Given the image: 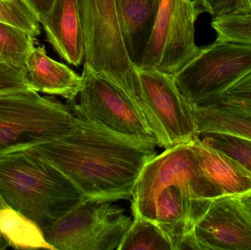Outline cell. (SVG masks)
Instances as JSON below:
<instances>
[{
  "label": "cell",
  "mask_w": 251,
  "mask_h": 250,
  "mask_svg": "<svg viewBox=\"0 0 251 250\" xmlns=\"http://www.w3.org/2000/svg\"><path fill=\"white\" fill-rule=\"evenodd\" d=\"M78 115L73 132L27 150L60 170L85 201L131 199L143 167L157 154V143L119 135Z\"/></svg>",
  "instance_id": "1"
},
{
  "label": "cell",
  "mask_w": 251,
  "mask_h": 250,
  "mask_svg": "<svg viewBox=\"0 0 251 250\" xmlns=\"http://www.w3.org/2000/svg\"><path fill=\"white\" fill-rule=\"evenodd\" d=\"M189 142L153 157L131 198L133 215L156 222L172 250H196L193 227L212 201L223 196L202 173Z\"/></svg>",
  "instance_id": "2"
},
{
  "label": "cell",
  "mask_w": 251,
  "mask_h": 250,
  "mask_svg": "<svg viewBox=\"0 0 251 250\" xmlns=\"http://www.w3.org/2000/svg\"><path fill=\"white\" fill-rule=\"evenodd\" d=\"M0 198L42 232L85 201L60 170L27 149L0 155Z\"/></svg>",
  "instance_id": "3"
},
{
  "label": "cell",
  "mask_w": 251,
  "mask_h": 250,
  "mask_svg": "<svg viewBox=\"0 0 251 250\" xmlns=\"http://www.w3.org/2000/svg\"><path fill=\"white\" fill-rule=\"evenodd\" d=\"M79 5L85 39L84 66L120 90L153 129L156 122L127 53L116 0H79Z\"/></svg>",
  "instance_id": "4"
},
{
  "label": "cell",
  "mask_w": 251,
  "mask_h": 250,
  "mask_svg": "<svg viewBox=\"0 0 251 250\" xmlns=\"http://www.w3.org/2000/svg\"><path fill=\"white\" fill-rule=\"evenodd\" d=\"M79 121L70 103L32 90L0 93V155L60 139Z\"/></svg>",
  "instance_id": "5"
},
{
  "label": "cell",
  "mask_w": 251,
  "mask_h": 250,
  "mask_svg": "<svg viewBox=\"0 0 251 250\" xmlns=\"http://www.w3.org/2000/svg\"><path fill=\"white\" fill-rule=\"evenodd\" d=\"M133 220L110 201H84L43 231L52 250H119Z\"/></svg>",
  "instance_id": "6"
},
{
  "label": "cell",
  "mask_w": 251,
  "mask_h": 250,
  "mask_svg": "<svg viewBox=\"0 0 251 250\" xmlns=\"http://www.w3.org/2000/svg\"><path fill=\"white\" fill-rule=\"evenodd\" d=\"M251 72V45L216 39L173 76L180 92L199 104L219 96Z\"/></svg>",
  "instance_id": "7"
},
{
  "label": "cell",
  "mask_w": 251,
  "mask_h": 250,
  "mask_svg": "<svg viewBox=\"0 0 251 250\" xmlns=\"http://www.w3.org/2000/svg\"><path fill=\"white\" fill-rule=\"evenodd\" d=\"M201 13L192 0H161L149 42L137 68L174 75L199 52L195 41Z\"/></svg>",
  "instance_id": "8"
},
{
  "label": "cell",
  "mask_w": 251,
  "mask_h": 250,
  "mask_svg": "<svg viewBox=\"0 0 251 250\" xmlns=\"http://www.w3.org/2000/svg\"><path fill=\"white\" fill-rule=\"evenodd\" d=\"M82 76L79 104L69 102L76 114L119 135L157 143L150 128L120 90L86 66Z\"/></svg>",
  "instance_id": "9"
},
{
  "label": "cell",
  "mask_w": 251,
  "mask_h": 250,
  "mask_svg": "<svg viewBox=\"0 0 251 250\" xmlns=\"http://www.w3.org/2000/svg\"><path fill=\"white\" fill-rule=\"evenodd\" d=\"M148 105L168 149L188 143L198 135L195 104L178 90L174 76L156 70L137 68Z\"/></svg>",
  "instance_id": "10"
},
{
  "label": "cell",
  "mask_w": 251,
  "mask_h": 250,
  "mask_svg": "<svg viewBox=\"0 0 251 250\" xmlns=\"http://www.w3.org/2000/svg\"><path fill=\"white\" fill-rule=\"evenodd\" d=\"M196 250H251V215L237 196L212 201L193 230Z\"/></svg>",
  "instance_id": "11"
},
{
  "label": "cell",
  "mask_w": 251,
  "mask_h": 250,
  "mask_svg": "<svg viewBox=\"0 0 251 250\" xmlns=\"http://www.w3.org/2000/svg\"><path fill=\"white\" fill-rule=\"evenodd\" d=\"M47 41L69 65L85 61V47L79 0H55L41 22Z\"/></svg>",
  "instance_id": "12"
},
{
  "label": "cell",
  "mask_w": 251,
  "mask_h": 250,
  "mask_svg": "<svg viewBox=\"0 0 251 250\" xmlns=\"http://www.w3.org/2000/svg\"><path fill=\"white\" fill-rule=\"evenodd\" d=\"M23 70L28 85L35 92L58 95L72 102L82 91V75L49 57L44 45L32 48Z\"/></svg>",
  "instance_id": "13"
},
{
  "label": "cell",
  "mask_w": 251,
  "mask_h": 250,
  "mask_svg": "<svg viewBox=\"0 0 251 250\" xmlns=\"http://www.w3.org/2000/svg\"><path fill=\"white\" fill-rule=\"evenodd\" d=\"M189 143L202 173L223 196L240 197L251 192V174L238 161L197 136Z\"/></svg>",
  "instance_id": "14"
},
{
  "label": "cell",
  "mask_w": 251,
  "mask_h": 250,
  "mask_svg": "<svg viewBox=\"0 0 251 250\" xmlns=\"http://www.w3.org/2000/svg\"><path fill=\"white\" fill-rule=\"evenodd\" d=\"M116 4L126 48L136 67L150 38L158 6L152 0H116Z\"/></svg>",
  "instance_id": "15"
},
{
  "label": "cell",
  "mask_w": 251,
  "mask_h": 250,
  "mask_svg": "<svg viewBox=\"0 0 251 250\" xmlns=\"http://www.w3.org/2000/svg\"><path fill=\"white\" fill-rule=\"evenodd\" d=\"M198 135L232 134L251 139V112L223 104H195Z\"/></svg>",
  "instance_id": "16"
},
{
  "label": "cell",
  "mask_w": 251,
  "mask_h": 250,
  "mask_svg": "<svg viewBox=\"0 0 251 250\" xmlns=\"http://www.w3.org/2000/svg\"><path fill=\"white\" fill-rule=\"evenodd\" d=\"M0 233L9 247L18 250L51 249L42 230L0 198Z\"/></svg>",
  "instance_id": "17"
},
{
  "label": "cell",
  "mask_w": 251,
  "mask_h": 250,
  "mask_svg": "<svg viewBox=\"0 0 251 250\" xmlns=\"http://www.w3.org/2000/svg\"><path fill=\"white\" fill-rule=\"evenodd\" d=\"M172 250L160 226L152 220L134 215V220L118 250Z\"/></svg>",
  "instance_id": "18"
},
{
  "label": "cell",
  "mask_w": 251,
  "mask_h": 250,
  "mask_svg": "<svg viewBox=\"0 0 251 250\" xmlns=\"http://www.w3.org/2000/svg\"><path fill=\"white\" fill-rule=\"evenodd\" d=\"M34 45V37L19 28L0 22V61L23 68Z\"/></svg>",
  "instance_id": "19"
},
{
  "label": "cell",
  "mask_w": 251,
  "mask_h": 250,
  "mask_svg": "<svg viewBox=\"0 0 251 250\" xmlns=\"http://www.w3.org/2000/svg\"><path fill=\"white\" fill-rule=\"evenodd\" d=\"M197 136L206 145L238 161L251 174V139L222 132H205Z\"/></svg>",
  "instance_id": "20"
},
{
  "label": "cell",
  "mask_w": 251,
  "mask_h": 250,
  "mask_svg": "<svg viewBox=\"0 0 251 250\" xmlns=\"http://www.w3.org/2000/svg\"><path fill=\"white\" fill-rule=\"evenodd\" d=\"M211 26L217 40L251 45V13L213 17Z\"/></svg>",
  "instance_id": "21"
},
{
  "label": "cell",
  "mask_w": 251,
  "mask_h": 250,
  "mask_svg": "<svg viewBox=\"0 0 251 250\" xmlns=\"http://www.w3.org/2000/svg\"><path fill=\"white\" fill-rule=\"evenodd\" d=\"M0 22L22 29L34 38L41 34L39 22L22 0H0Z\"/></svg>",
  "instance_id": "22"
},
{
  "label": "cell",
  "mask_w": 251,
  "mask_h": 250,
  "mask_svg": "<svg viewBox=\"0 0 251 250\" xmlns=\"http://www.w3.org/2000/svg\"><path fill=\"white\" fill-rule=\"evenodd\" d=\"M213 103L251 112V72L219 96L200 104Z\"/></svg>",
  "instance_id": "23"
},
{
  "label": "cell",
  "mask_w": 251,
  "mask_h": 250,
  "mask_svg": "<svg viewBox=\"0 0 251 250\" xmlns=\"http://www.w3.org/2000/svg\"><path fill=\"white\" fill-rule=\"evenodd\" d=\"M199 13L212 17L251 13V0H193Z\"/></svg>",
  "instance_id": "24"
},
{
  "label": "cell",
  "mask_w": 251,
  "mask_h": 250,
  "mask_svg": "<svg viewBox=\"0 0 251 250\" xmlns=\"http://www.w3.org/2000/svg\"><path fill=\"white\" fill-rule=\"evenodd\" d=\"M31 90L25 77L23 68L0 61V93Z\"/></svg>",
  "instance_id": "25"
},
{
  "label": "cell",
  "mask_w": 251,
  "mask_h": 250,
  "mask_svg": "<svg viewBox=\"0 0 251 250\" xmlns=\"http://www.w3.org/2000/svg\"><path fill=\"white\" fill-rule=\"evenodd\" d=\"M36 17L39 23L48 14L55 0H22Z\"/></svg>",
  "instance_id": "26"
},
{
  "label": "cell",
  "mask_w": 251,
  "mask_h": 250,
  "mask_svg": "<svg viewBox=\"0 0 251 250\" xmlns=\"http://www.w3.org/2000/svg\"><path fill=\"white\" fill-rule=\"evenodd\" d=\"M239 198H240V201L243 203V205L251 215V191L248 192V193L241 195Z\"/></svg>",
  "instance_id": "27"
},
{
  "label": "cell",
  "mask_w": 251,
  "mask_h": 250,
  "mask_svg": "<svg viewBox=\"0 0 251 250\" xmlns=\"http://www.w3.org/2000/svg\"><path fill=\"white\" fill-rule=\"evenodd\" d=\"M8 248V244L6 242L5 239L3 237L2 235L0 233V250H6Z\"/></svg>",
  "instance_id": "28"
},
{
  "label": "cell",
  "mask_w": 251,
  "mask_h": 250,
  "mask_svg": "<svg viewBox=\"0 0 251 250\" xmlns=\"http://www.w3.org/2000/svg\"><path fill=\"white\" fill-rule=\"evenodd\" d=\"M152 1H153V2H154L155 4H156V5L158 6V7H159V3H160L161 0H152Z\"/></svg>",
  "instance_id": "29"
}]
</instances>
